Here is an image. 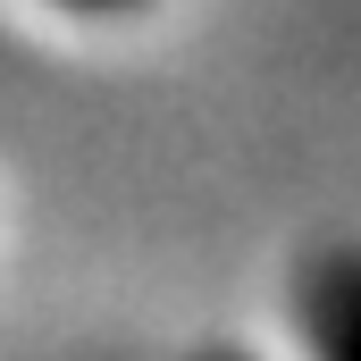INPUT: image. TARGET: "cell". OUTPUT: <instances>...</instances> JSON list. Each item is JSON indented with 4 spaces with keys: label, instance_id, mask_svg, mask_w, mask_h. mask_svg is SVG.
<instances>
[{
    "label": "cell",
    "instance_id": "3",
    "mask_svg": "<svg viewBox=\"0 0 361 361\" xmlns=\"http://www.w3.org/2000/svg\"><path fill=\"white\" fill-rule=\"evenodd\" d=\"M210 361H235V353H210Z\"/></svg>",
    "mask_w": 361,
    "mask_h": 361
},
{
    "label": "cell",
    "instance_id": "1",
    "mask_svg": "<svg viewBox=\"0 0 361 361\" xmlns=\"http://www.w3.org/2000/svg\"><path fill=\"white\" fill-rule=\"evenodd\" d=\"M294 302H302V336L319 361H361V252L353 244L319 252L294 286Z\"/></svg>",
    "mask_w": 361,
    "mask_h": 361
},
{
    "label": "cell",
    "instance_id": "2",
    "mask_svg": "<svg viewBox=\"0 0 361 361\" xmlns=\"http://www.w3.org/2000/svg\"><path fill=\"white\" fill-rule=\"evenodd\" d=\"M59 8H76V17H118V8H135V0H59Z\"/></svg>",
    "mask_w": 361,
    "mask_h": 361
}]
</instances>
